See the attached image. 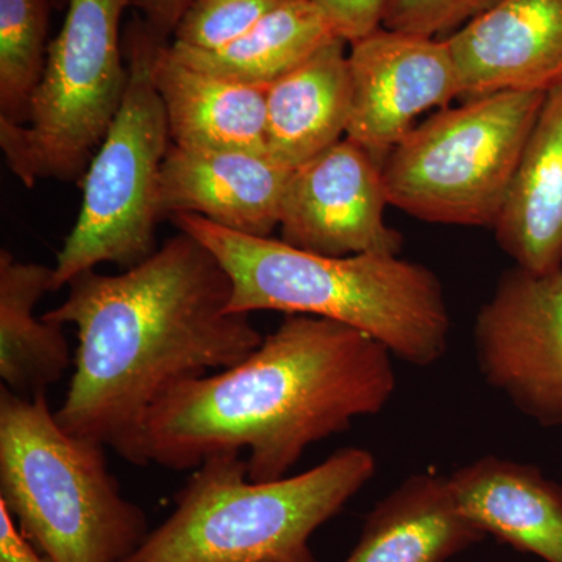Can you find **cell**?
<instances>
[{"mask_svg": "<svg viewBox=\"0 0 562 562\" xmlns=\"http://www.w3.org/2000/svg\"><path fill=\"white\" fill-rule=\"evenodd\" d=\"M543 98L492 92L432 114L383 161L390 205L430 224L494 228Z\"/></svg>", "mask_w": 562, "mask_h": 562, "instance_id": "7", "label": "cell"}, {"mask_svg": "<svg viewBox=\"0 0 562 562\" xmlns=\"http://www.w3.org/2000/svg\"><path fill=\"white\" fill-rule=\"evenodd\" d=\"M494 231L517 268L562 269V83L546 92Z\"/></svg>", "mask_w": 562, "mask_h": 562, "instance_id": "16", "label": "cell"}, {"mask_svg": "<svg viewBox=\"0 0 562 562\" xmlns=\"http://www.w3.org/2000/svg\"><path fill=\"white\" fill-rule=\"evenodd\" d=\"M394 355L350 325L288 314L232 368L177 384L139 436V465L198 469L247 452L251 482L284 479L313 443L382 413L397 390Z\"/></svg>", "mask_w": 562, "mask_h": 562, "instance_id": "2", "label": "cell"}, {"mask_svg": "<svg viewBox=\"0 0 562 562\" xmlns=\"http://www.w3.org/2000/svg\"><path fill=\"white\" fill-rule=\"evenodd\" d=\"M346 41L331 40L266 92V151L288 168L346 138L351 80Z\"/></svg>", "mask_w": 562, "mask_h": 562, "instance_id": "18", "label": "cell"}, {"mask_svg": "<svg viewBox=\"0 0 562 562\" xmlns=\"http://www.w3.org/2000/svg\"><path fill=\"white\" fill-rule=\"evenodd\" d=\"M446 40L461 98L562 83V0H497Z\"/></svg>", "mask_w": 562, "mask_h": 562, "instance_id": "13", "label": "cell"}, {"mask_svg": "<svg viewBox=\"0 0 562 562\" xmlns=\"http://www.w3.org/2000/svg\"><path fill=\"white\" fill-rule=\"evenodd\" d=\"M484 382L543 428H562V269L503 273L476 314Z\"/></svg>", "mask_w": 562, "mask_h": 562, "instance_id": "9", "label": "cell"}, {"mask_svg": "<svg viewBox=\"0 0 562 562\" xmlns=\"http://www.w3.org/2000/svg\"><path fill=\"white\" fill-rule=\"evenodd\" d=\"M190 0H136L135 5L144 13V22L155 38L166 43L173 35Z\"/></svg>", "mask_w": 562, "mask_h": 562, "instance_id": "26", "label": "cell"}, {"mask_svg": "<svg viewBox=\"0 0 562 562\" xmlns=\"http://www.w3.org/2000/svg\"><path fill=\"white\" fill-rule=\"evenodd\" d=\"M291 171L266 150L187 149L171 143L161 168V221L198 214L227 231L271 238Z\"/></svg>", "mask_w": 562, "mask_h": 562, "instance_id": "12", "label": "cell"}, {"mask_svg": "<svg viewBox=\"0 0 562 562\" xmlns=\"http://www.w3.org/2000/svg\"><path fill=\"white\" fill-rule=\"evenodd\" d=\"M350 46L351 110L346 138L379 162L413 131L424 111L442 109L461 98L446 38L380 27Z\"/></svg>", "mask_w": 562, "mask_h": 562, "instance_id": "11", "label": "cell"}, {"mask_svg": "<svg viewBox=\"0 0 562 562\" xmlns=\"http://www.w3.org/2000/svg\"><path fill=\"white\" fill-rule=\"evenodd\" d=\"M54 291V268L0 250V379L22 397L46 395L74 364L63 325L36 316Z\"/></svg>", "mask_w": 562, "mask_h": 562, "instance_id": "19", "label": "cell"}, {"mask_svg": "<svg viewBox=\"0 0 562 562\" xmlns=\"http://www.w3.org/2000/svg\"><path fill=\"white\" fill-rule=\"evenodd\" d=\"M331 31L346 43L364 38L382 27L391 0H313Z\"/></svg>", "mask_w": 562, "mask_h": 562, "instance_id": "24", "label": "cell"}, {"mask_svg": "<svg viewBox=\"0 0 562 562\" xmlns=\"http://www.w3.org/2000/svg\"><path fill=\"white\" fill-rule=\"evenodd\" d=\"M338 38L313 0H281L250 31L216 50L169 44L181 61L241 83L269 87Z\"/></svg>", "mask_w": 562, "mask_h": 562, "instance_id": "20", "label": "cell"}, {"mask_svg": "<svg viewBox=\"0 0 562 562\" xmlns=\"http://www.w3.org/2000/svg\"><path fill=\"white\" fill-rule=\"evenodd\" d=\"M49 0H0V121L25 124L47 60Z\"/></svg>", "mask_w": 562, "mask_h": 562, "instance_id": "21", "label": "cell"}, {"mask_svg": "<svg viewBox=\"0 0 562 562\" xmlns=\"http://www.w3.org/2000/svg\"><path fill=\"white\" fill-rule=\"evenodd\" d=\"M136 0H69L25 124L0 121V149L25 188L81 181L127 90L121 20Z\"/></svg>", "mask_w": 562, "mask_h": 562, "instance_id": "8", "label": "cell"}, {"mask_svg": "<svg viewBox=\"0 0 562 562\" xmlns=\"http://www.w3.org/2000/svg\"><path fill=\"white\" fill-rule=\"evenodd\" d=\"M0 562H52L32 546L0 503Z\"/></svg>", "mask_w": 562, "mask_h": 562, "instance_id": "25", "label": "cell"}, {"mask_svg": "<svg viewBox=\"0 0 562 562\" xmlns=\"http://www.w3.org/2000/svg\"><path fill=\"white\" fill-rule=\"evenodd\" d=\"M484 538L454 501L449 475L413 473L368 514L344 562H449Z\"/></svg>", "mask_w": 562, "mask_h": 562, "instance_id": "17", "label": "cell"}, {"mask_svg": "<svg viewBox=\"0 0 562 562\" xmlns=\"http://www.w3.org/2000/svg\"><path fill=\"white\" fill-rule=\"evenodd\" d=\"M158 43L139 18L125 32L127 90L81 179L79 217L54 266L55 291L105 262L128 269L157 250L161 168L171 146L165 106L151 79Z\"/></svg>", "mask_w": 562, "mask_h": 562, "instance_id": "6", "label": "cell"}, {"mask_svg": "<svg viewBox=\"0 0 562 562\" xmlns=\"http://www.w3.org/2000/svg\"><path fill=\"white\" fill-rule=\"evenodd\" d=\"M390 205L382 162L349 138L292 168L280 211L281 241L327 255H398L401 233L384 220Z\"/></svg>", "mask_w": 562, "mask_h": 562, "instance_id": "10", "label": "cell"}, {"mask_svg": "<svg viewBox=\"0 0 562 562\" xmlns=\"http://www.w3.org/2000/svg\"><path fill=\"white\" fill-rule=\"evenodd\" d=\"M151 79L176 146L266 150L268 87L192 68L166 43L155 47Z\"/></svg>", "mask_w": 562, "mask_h": 562, "instance_id": "15", "label": "cell"}, {"mask_svg": "<svg viewBox=\"0 0 562 562\" xmlns=\"http://www.w3.org/2000/svg\"><path fill=\"white\" fill-rule=\"evenodd\" d=\"M44 319L77 330L74 372L58 424L139 465L147 414L177 384L232 368L265 336L232 313V281L188 233L116 276L88 271Z\"/></svg>", "mask_w": 562, "mask_h": 562, "instance_id": "1", "label": "cell"}, {"mask_svg": "<svg viewBox=\"0 0 562 562\" xmlns=\"http://www.w3.org/2000/svg\"><path fill=\"white\" fill-rule=\"evenodd\" d=\"M194 471L124 562H316L314 532L371 482L376 461L346 447L299 475L251 482L243 453L222 452Z\"/></svg>", "mask_w": 562, "mask_h": 562, "instance_id": "4", "label": "cell"}, {"mask_svg": "<svg viewBox=\"0 0 562 562\" xmlns=\"http://www.w3.org/2000/svg\"><path fill=\"white\" fill-rule=\"evenodd\" d=\"M103 449L66 431L47 395L0 390V503L52 562H124L149 535Z\"/></svg>", "mask_w": 562, "mask_h": 562, "instance_id": "5", "label": "cell"}, {"mask_svg": "<svg viewBox=\"0 0 562 562\" xmlns=\"http://www.w3.org/2000/svg\"><path fill=\"white\" fill-rule=\"evenodd\" d=\"M449 483L462 514L484 535L562 562V484L538 465L486 454L450 473Z\"/></svg>", "mask_w": 562, "mask_h": 562, "instance_id": "14", "label": "cell"}, {"mask_svg": "<svg viewBox=\"0 0 562 562\" xmlns=\"http://www.w3.org/2000/svg\"><path fill=\"white\" fill-rule=\"evenodd\" d=\"M497 0H391L382 27L438 38L460 31Z\"/></svg>", "mask_w": 562, "mask_h": 562, "instance_id": "23", "label": "cell"}, {"mask_svg": "<svg viewBox=\"0 0 562 562\" xmlns=\"http://www.w3.org/2000/svg\"><path fill=\"white\" fill-rule=\"evenodd\" d=\"M217 258L232 281V313L280 312L350 325L398 360L428 368L449 349L441 280L398 255L327 257L271 238L227 231L198 214L171 217Z\"/></svg>", "mask_w": 562, "mask_h": 562, "instance_id": "3", "label": "cell"}, {"mask_svg": "<svg viewBox=\"0 0 562 562\" xmlns=\"http://www.w3.org/2000/svg\"><path fill=\"white\" fill-rule=\"evenodd\" d=\"M281 0H190L173 32L172 44L216 50L250 31Z\"/></svg>", "mask_w": 562, "mask_h": 562, "instance_id": "22", "label": "cell"}]
</instances>
